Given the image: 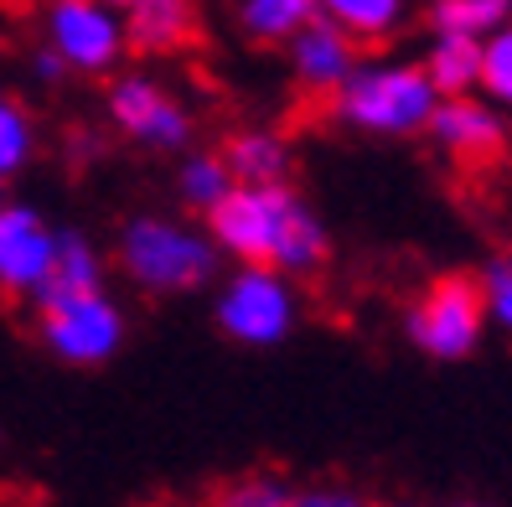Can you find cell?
<instances>
[{
    "label": "cell",
    "mask_w": 512,
    "mask_h": 507,
    "mask_svg": "<svg viewBox=\"0 0 512 507\" xmlns=\"http://www.w3.org/2000/svg\"><path fill=\"white\" fill-rule=\"evenodd\" d=\"M213 233L233 254L254 264H280V270H316L326 259L321 223L300 207L280 182L275 187H238L213 207Z\"/></svg>",
    "instance_id": "1"
},
{
    "label": "cell",
    "mask_w": 512,
    "mask_h": 507,
    "mask_svg": "<svg viewBox=\"0 0 512 507\" xmlns=\"http://www.w3.org/2000/svg\"><path fill=\"white\" fill-rule=\"evenodd\" d=\"M440 94L425 68L414 63H373V68H352L347 83L337 88V109L347 125L357 130H373V135H414V130H430V114H435Z\"/></svg>",
    "instance_id": "2"
},
{
    "label": "cell",
    "mask_w": 512,
    "mask_h": 507,
    "mask_svg": "<svg viewBox=\"0 0 512 507\" xmlns=\"http://www.w3.org/2000/svg\"><path fill=\"white\" fill-rule=\"evenodd\" d=\"M409 342L435 357V363H461L481 347L487 332V301H481V285L471 275H440L404 316Z\"/></svg>",
    "instance_id": "3"
},
{
    "label": "cell",
    "mask_w": 512,
    "mask_h": 507,
    "mask_svg": "<svg viewBox=\"0 0 512 507\" xmlns=\"http://www.w3.org/2000/svg\"><path fill=\"white\" fill-rule=\"evenodd\" d=\"M119 259H125V270L145 290H192L213 275V249H207L197 233L156 223V218H140V223L125 228Z\"/></svg>",
    "instance_id": "4"
},
{
    "label": "cell",
    "mask_w": 512,
    "mask_h": 507,
    "mask_svg": "<svg viewBox=\"0 0 512 507\" xmlns=\"http://www.w3.org/2000/svg\"><path fill=\"white\" fill-rule=\"evenodd\" d=\"M42 342L68 357V363H104V357L119 347V311L104 301V295H68V301H42L37 311Z\"/></svg>",
    "instance_id": "5"
},
{
    "label": "cell",
    "mask_w": 512,
    "mask_h": 507,
    "mask_svg": "<svg viewBox=\"0 0 512 507\" xmlns=\"http://www.w3.org/2000/svg\"><path fill=\"white\" fill-rule=\"evenodd\" d=\"M218 321H223V332L238 337V342H280L285 337V326H290V295L280 285L275 270H264V264H254V270H244L228 295H223V306H218Z\"/></svg>",
    "instance_id": "6"
},
{
    "label": "cell",
    "mask_w": 512,
    "mask_h": 507,
    "mask_svg": "<svg viewBox=\"0 0 512 507\" xmlns=\"http://www.w3.org/2000/svg\"><path fill=\"white\" fill-rule=\"evenodd\" d=\"M430 135L445 156H456L466 166H487L502 156L507 145V125L492 104H481L471 94H456V99H440L435 114H430Z\"/></svg>",
    "instance_id": "7"
},
{
    "label": "cell",
    "mask_w": 512,
    "mask_h": 507,
    "mask_svg": "<svg viewBox=\"0 0 512 507\" xmlns=\"http://www.w3.org/2000/svg\"><path fill=\"white\" fill-rule=\"evenodd\" d=\"M52 249H57V233H47V223L32 207H0V285L11 295H37V285L47 280Z\"/></svg>",
    "instance_id": "8"
},
{
    "label": "cell",
    "mask_w": 512,
    "mask_h": 507,
    "mask_svg": "<svg viewBox=\"0 0 512 507\" xmlns=\"http://www.w3.org/2000/svg\"><path fill=\"white\" fill-rule=\"evenodd\" d=\"M52 47L63 52V63H73L83 73H104L125 42H119V26L104 6H94V0H57Z\"/></svg>",
    "instance_id": "9"
},
{
    "label": "cell",
    "mask_w": 512,
    "mask_h": 507,
    "mask_svg": "<svg viewBox=\"0 0 512 507\" xmlns=\"http://www.w3.org/2000/svg\"><path fill=\"white\" fill-rule=\"evenodd\" d=\"M109 109H114V125L125 135H135V140H145V145L171 151V145L187 140V114L176 109L156 83H145V78H125V83H119Z\"/></svg>",
    "instance_id": "10"
},
{
    "label": "cell",
    "mask_w": 512,
    "mask_h": 507,
    "mask_svg": "<svg viewBox=\"0 0 512 507\" xmlns=\"http://www.w3.org/2000/svg\"><path fill=\"white\" fill-rule=\"evenodd\" d=\"M207 507H373L363 492L352 487H290L285 476H238L223 482Z\"/></svg>",
    "instance_id": "11"
},
{
    "label": "cell",
    "mask_w": 512,
    "mask_h": 507,
    "mask_svg": "<svg viewBox=\"0 0 512 507\" xmlns=\"http://www.w3.org/2000/svg\"><path fill=\"white\" fill-rule=\"evenodd\" d=\"M295 68L311 88H342L347 73L357 68V47H352V32L337 21H321L311 16L300 26V42H295Z\"/></svg>",
    "instance_id": "12"
},
{
    "label": "cell",
    "mask_w": 512,
    "mask_h": 507,
    "mask_svg": "<svg viewBox=\"0 0 512 507\" xmlns=\"http://www.w3.org/2000/svg\"><path fill=\"white\" fill-rule=\"evenodd\" d=\"M197 37L192 0H135L130 6V47L140 52H171Z\"/></svg>",
    "instance_id": "13"
},
{
    "label": "cell",
    "mask_w": 512,
    "mask_h": 507,
    "mask_svg": "<svg viewBox=\"0 0 512 507\" xmlns=\"http://www.w3.org/2000/svg\"><path fill=\"white\" fill-rule=\"evenodd\" d=\"M99 290V259L78 233H57V249L47 264V280L37 285V306L42 301H68V295H94Z\"/></svg>",
    "instance_id": "14"
},
{
    "label": "cell",
    "mask_w": 512,
    "mask_h": 507,
    "mask_svg": "<svg viewBox=\"0 0 512 507\" xmlns=\"http://www.w3.org/2000/svg\"><path fill=\"white\" fill-rule=\"evenodd\" d=\"M425 73H430L440 99L471 94V88L481 83V42L476 37H445V32H435L430 57H425Z\"/></svg>",
    "instance_id": "15"
},
{
    "label": "cell",
    "mask_w": 512,
    "mask_h": 507,
    "mask_svg": "<svg viewBox=\"0 0 512 507\" xmlns=\"http://www.w3.org/2000/svg\"><path fill=\"white\" fill-rule=\"evenodd\" d=\"M435 32L445 37H476V42H487L497 26L512 21V0H435Z\"/></svg>",
    "instance_id": "16"
},
{
    "label": "cell",
    "mask_w": 512,
    "mask_h": 507,
    "mask_svg": "<svg viewBox=\"0 0 512 507\" xmlns=\"http://www.w3.org/2000/svg\"><path fill=\"white\" fill-rule=\"evenodd\" d=\"M233 176H244L249 187H275L285 176V140L275 135H238L228 140V161H223Z\"/></svg>",
    "instance_id": "17"
},
{
    "label": "cell",
    "mask_w": 512,
    "mask_h": 507,
    "mask_svg": "<svg viewBox=\"0 0 512 507\" xmlns=\"http://www.w3.org/2000/svg\"><path fill=\"white\" fill-rule=\"evenodd\" d=\"M321 6L331 11V21L347 26L352 37H388L394 26L404 21V0H321Z\"/></svg>",
    "instance_id": "18"
},
{
    "label": "cell",
    "mask_w": 512,
    "mask_h": 507,
    "mask_svg": "<svg viewBox=\"0 0 512 507\" xmlns=\"http://www.w3.org/2000/svg\"><path fill=\"white\" fill-rule=\"evenodd\" d=\"M316 16V0H244V26L259 42H280Z\"/></svg>",
    "instance_id": "19"
},
{
    "label": "cell",
    "mask_w": 512,
    "mask_h": 507,
    "mask_svg": "<svg viewBox=\"0 0 512 507\" xmlns=\"http://www.w3.org/2000/svg\"><path fill=\"white\" fill-rule=\"evenodd\" d=\"M481 88H487L492 104L512 109V21L481 42Z\"/></svg>",
    "instance_id": "20"
},
{
    "label": "cell",
    "mask_w": 512,
    "mask_h": 507,
    "mask_svg": "<svg viewBox=\"0 0 512 507\" xmlns=\"http://www.w3.org/2000/svg\"><path fill=\"white\" fill-rule=\"evenodd\" d=\"M476 285H481V301H487V321H497L512 337V254H497Z\"/></svg>",
    "instance_id": "21"
},
{
    "label": "cell",
    "mask_w": 512,
    "mask_h": 507,
    "mask_svg": "<svg viewBox=\"0 0 512 507\" xmlns=\"http://www.w3.org/2000/svg\"><path fill=\"white\" fill-rule=\"evenodd\" d=\"M182 192H187V202H197V207H207V213H213V207L233 192V187H228V166L213 161V156H197V161L182 171Z\"/></svg>",
    "instance_id": "22"
},
{
    "label": "cell",
    "mask_w": 512,
    "mask_h": 507,
    "mask_svg": "<svg viewBox=\"0 0 512 507\" xmlns=\"http://www.w3.org/2000/svg\"><path fill=\"white\" fill-rule=\"evenodd\" d=\"M26 156H32V119L21 104L0 99V171H16Z\"/></svg>",
    "instance_id": "23"
},
{
    "label": "cell",
    "mask_w": 512,
    "mask_h": 507,
    "mask_svg": "<svg viewBox=\"0 0 512 507\" xmlns=\"http://www.w3.org/2000/svg\"><path fill=\"white\" fill-rule=\"evenodd\" d=\"M63 68H68V63H63V52H57V47L37 57V73H42V78H63Z\"/></svg>",
    "instance_id": "24"
},
{
    "label": "cell",
    "mask_w": 512,
    "mask_h": 507,
    "mask_svg": "<svg viewBox=\"0 0 512 507\" xmlns=\"http://www.w3.org/2000/svg\"><path fill=\"white\" fill-rule=\"evenodd\" d=\"M399 507H492V502H476V497H450V502H399Z\"/></svg>",
    "instance_id": "25"
},
{
    "label": "cell",
    "mask_w": 512,
    "mask_h": 507,
    "mask_svg": "<svg viewBox=\"0 0 512 507\" xmlns=\"http://www.w3.org/2000/svg\"><path fill=\"white\" fill-rule=\"evenodd\" d=\"M125 6H135V0H125Z\"/></svg>",
    "instance_id": "26"
}]
</instances>
